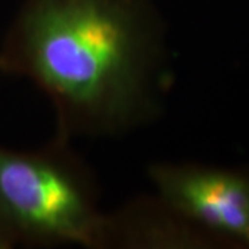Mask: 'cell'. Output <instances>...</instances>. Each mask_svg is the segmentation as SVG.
<instances>
[{
  "mask_svg": "<svg viewBox=\"0 0 249 249\" xmlns=\"http://www.w3.org/2000/svg\"><path fill=\"white\" fill-rule=\"evenodd\" d=\"M13 247H16L14 242H13L9 235L4 232V230L0 227V249H9L13 248Z\"/></svg>",
  "mask_w": 249,
  "mask_h": 249,
  "instance_id": "cell-5",
  "label": "cell"
},
{
  "mask_svg": "<svg viewBox=\"0 0 249 249\" xmlns=\"http://www.w3.org/2000/svg\"><path fill=\"white\" fill-rule=\"evenodd\" d=\"M199 231L160 196L139 198L106 213L101 248H180L201 242Z\"/></svg>",
  "mask_w": 249,
  "mask_h": 249,
  "instance_id": "cell-4",
  "label": "cell"
},
{
  "mask_svg": "<svg viewBox=\"0 0 249 249\" xmlns=\"http://www.w3.org/2000/svg\"><path fill=\"white\" fill-rule=\"evenodd\" d=\"M148 178L155 196L196 230L249 247V173L157 162Z\"/></svg>",
  "mask_w": 249,
  "mask_h": 249,
  "instance_id": "cell-3",
  "label": "cell"
},
{
  "mask_svg": "<svg viewBox=\"0 0 249 249\" xmlns=\"http://www.w3.org/2000/svg\"><path fill=\"white\" fill-rule=\"evenodd\" d=\"M0 71L27 78L57 115V137H106L154 121L165 89V40L152 0H25Z\"/></svg>",
  "mask_w": 249,
  "mask_h": 249,
  "instance_id": "cell-1",
  "label": "cell"
},
{
  "mask_svg": "<svg viewBox=\"0 0 249 249\" xmlns=\"http://www.w3.org/2000/svg\"><path fill=\"white\" fill-rule=\"evenodd\" d=\"M68 142L55 136L36 151L0 147V227L14 245L101 248L96 180Z\"/></svg>",
  "mask_w": 249,
  "mask_h": 249,
  "instance_id": "cell-2",
  "label": "cell"
}]
</instances>
